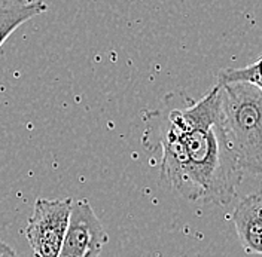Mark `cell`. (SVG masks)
<instances>
[{
  "label": "cell",
  "instance_id": "9",
  "mask_svg": "<svg viewBox=\"0 0 262 257\" xmlns=\"http://www.w3.org/2000/svg\"><path fill=\"white\" fill-rule=\"evenodd\" d=\"M0 257H18V254L11 245H8L6 242L0 241Z\"/></svg>",
  "mask_w": 262,
  "mask_h": 257
},
{
  "label": "cell",
  "instance_id": "2",
  "mask_svg": "<svg viewBox=\"0 0 262 257\" xmlns=\"http://www.w3.org/2000/svg\"><path fill=\"white\" fill-rule=\"evenodd\" d=\"M219 85V83H217ZM221 119L245 174L262 173V88L219 85Z\"/></svg>",
  "mask_w": 262,
  "mask_h": 257
},
{
  "label": "cell",
  "instance_id": "6",
  "mask_svg": "<svg viewBox=\"0 0 262 257\" xmlns=\"http://www.w3.org/2000/svg\"><path fill=\"white\" fill-rule=\"evenodd\" d=\"M262 196L259 192L245 196L232 213V223L242 247L250 256L262 254Z\"/></svg>",
  "mask_w": 262,
  "mask_h": 257
},
{
  "label": "cell",
  "instance_id": "8",
  "mask_svg": "<svg viewBox=\"0 0 262 257\" xmlns=\"http://www.w3.org/2000/svg\"><path fill=\"white\" fill-rule=\"evenodd\" d=\"M219 85H231V83H250L258 88H262L261 81V60L246 67H228L217 73Z\"/></svg>",
  "mask_w": 262,
  "mask_h": 257
},
{
  "label": "cell",
  "instance_id": "5",
  "mask_svg": "<svg viewBox=\"0 0 262 257\" xmlns=\"http://www.w3.org/2000/svg\"><path fill=\"white\" fill-rule=\"evenodd\" d=\"M107 241L109 237L90 202L73 201L58 257H100Z\"/></svg>",
  "mask_w": 262,
  "mask_h": 257
},
{
  "label": "cell",
  "instance_id": "3",
  "mask_svg": "<svg viewBox=\"0 0 262 257\" xmlns=\"http://www.w3.org/2000/svg\"><path fill=\"white\" fill-rule=\"evenodd\" d=\"M142 118L145 122L142 145L147 150H161V188L179 193L189 201H201V191L192 174L185 146L176 129L170 124L163 107L147 110Z\"/></svg>",
  "mask_w": 262,
  "mask_h": 257
},
{
  "label": "cell",
  "instance_id": "4",
  "mask_svg": "<svg viewBox=\"0 0 262 257\" xmlns=\"http://www.w3.org/2000/svg\"><path fill=\"white\" fill-rule=\"evenodd\" d=\"M72 198L34 202L32 217L26 226V238L36 257H58L69 226Z\"/></svg>",
  "mask_w": 262,
  "mask_h": 257
},
{
  "label": "cell",
  "instance_id": "1",
  "mask_svg": "<svg viewBox=\"0 0 262 257\" xmlns=\"http://www.w3.org/2000/svg\"><path fill=\"white\" fill-rule=\"evenodd\" d=\"M161 107L185 146L201 202L228 205L245 173L222 125L219 85L188 104H176L167 96Z\"/></svg>",
  "mask_w": 262,
  "mask_h": 257
},
{
  "label": "cell",
  "instance_id": "7",
  "mask_svg": "<svg viewBox=\"0 0 262 257\" xmlns=\"http://www.w3.org/2000/svg\"><path fill=\"white\" fill-rule=\"evenodd\" d=\"M47 9L48 5L42 0H15L0 5V46L21 24L27 22L33 16L43 14Z\"/></svg>",
  "mask_w": 262,
  "mask_h": 257
}]
</instances>
